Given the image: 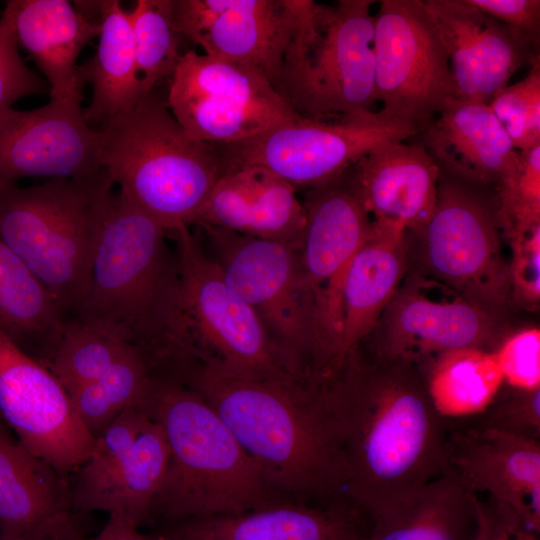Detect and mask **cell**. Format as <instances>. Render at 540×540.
I'll return each mask as SVG.
<instances>
[{"label":"cell","mask_w":540,"mask_h":540,"mask_svg":"<svg viewBox=\"0 0 540 540\" xmlns=\"http://www.w3.org/2000/svg\"><path fill=\"white\" fill-rule=\"evenodd\" d=\"M315 386L342 457L343 495L369 520L445 471V419L415 363L356 348Z\"/></svg>","instance_id":"cell-1"},{"label":"cell","mask_w":540,"mask_h":540,"mask_svg":"<svg viewBox=\"0 0 540 540\" xmlns=\"http://www.w3.org/2000/svg\"><path fill=\"white\" fill-rule=\"evenodd\" d=\"M181 382L217 412L269 489L318 502L343 495L342 457L311 380L201 368Z\"/></svg>","instance_id":"cell-2"},{"label":"cell","mask_w":540,"mask_h":540,"mask_svg":"<svg viewBox=\"0 0 540 540\" xmlns=\"http://www.w3.org/2000/svg\"><path fill=\"white\" fill-rule=\"evenodd\" d=\"M171 234L177 273L156 345L154 375L181 380L201 368L259 377L296 375L257 313L227 284L189 228ZM302 378V377H300Z\"/></svg>","instance_id":"cell-3"},{"label":"cell","mask_w":540,"mask_h":540,"mask_svg":"<svg viewBox=\"0 0 540 540\" xmlns=\"http://www.w3.org/2000/svg\"><path fill=\"white\" fill-rule=\"evenodd\" d=\"M142 406L166 436L170 458L149 522L163 528L239 514L273 502L259 469L209 403L186 384L152 376Z\"/></svg>","instance_id":"cell-4"},{"label":"cell","mask_w":540,"mask_h":540,"mask_svg":"<svg viewBox=\"0 0 540 540\" xmlns=\"http://www.w3.org/2000/svg\"><path fill=\"white\" fill-rule=\"evenodd\" d=\"M98 130L101 165L119 192L168 234L198 223L222 173L214 143L191 137L154 90Z\"/></svg>","instance_id":"cell-5"},{"label":"cell","mask_w":540,"mask_h":540,"mask_svg":"<svg viewBox=\"0 0 540 540\" xmlns=\"http://www.w3.org/2000/svg\"><path fill=\"white\" fill-rule=\"evenodd\" d=\"M113 185L104 167L29 187L0 182V238L66 318L84 292Z\"/></svg>","instance_id":"cell-6"},{"label":"cell","mask_w":540,"mask_h":540,"mask_svg":"<svg viewBox=\"0 0 540 540\" xmlns=\"http://www.w3.org/2000/svg\"><path fill=\"white\" fill-rule=\"evenodd\" d=\"M168 232L121 192L113 193L82 297L70 317L109 330L145 361L158 340L174 288L177 257Z\"/></svg>","instance_id":"cell-7"},{"label":"cell","mask_w":540,"mask_h":540,"mask_svg":"<svg viewBox=\"0 0 540 540\" xmlns=\"http://www.w3.org/2000/svg\"><path fill=\"white\" fill-rule=\"evenodd\" d=\"M374 0H299L292 37L273 84L300 117L375 111Z\"/></svg>","instance_id":"cell-8"},{"label":"cell","mask_w":540,"mask_h":540,"mask_svg":"<svg viewBox=\"0 0 540 540\" xmlns=\"http://www.w3.org/2000/svg\"><path fill=\"white\" fill-rule=\"evenodd\" d=\"M441 171L436 207L412 234L434 281L502 322L512 307L509 265L501 249L496 193Z\"/></svg>","instance_id":"cell-9"},{"label":"cell","mask_w":540,"mask_h":540,"mask_svg":"<svg viewBox=\"0 0 540 540\" xmlns=\"http://www.w3.org/2000/svg\"><path fill=\"white\" fill-rule=\"evenodd\" d=\"M421 130L415 122L380 109L332 119L301 117L243 141L215 145L222 171L261 166L307 190L337 180L370 151L405 142Z\"/></svg>","instance_id":"cell-10"},{"label":"cell","mask_w":540,"mask_h":540,"mask_svg":"<svg viewBox=\"0 0 540 540\" xmlns=\"http://www.w3.org/2000/svg\"><path fill=\"white\" fill-rule=\"evenodd\" d=\"M207 235L214 261L232 290L262 320L291 370L312 373L313 309L301 281L297 247L274 240L198 225Z\"/></svg>","instance_id":"cell-11"},{"label":"cell","mask_w":540,"mask_h":540,"mask_svg":"<svg viewBox=\"0 0 540 540\" xmlns=\"http://www.w3.org/2000/svg\"><path fill=\"white\" fill-rule=\"evenodd\" d=\"M166 102L191 137L214 144L243 141L301 118L260 72L193 50L181 55Z\"/></svg>","instance_id":"cell-12"},{"label":"cell","mask_w":540,"mask_h":540,"mask_svg":"<svg viewBox=\"0 0 540 540\" xmlns=\"http://www.w3.org/2000/svg\"><path fill=\"white\" fill-rule=\"evenodd\" d=\"M373 49L377 102L423 130L454 97L449 59L423 1H380Z\"/></svg>","instance_id":"cell-13"},{"label":"cell","mask_w":540,"mask_h":540,"mask_svg":"<svg viewBox=\"0 0 540 540\" xmlns=\"http://www.w3.org/2000/svg\"><path fill=\"white\" fill-rule=\"evenodd\" d=\"M305 227L297 247L303 289L314 316L317 345L336 352L341 330V287L347 267L368 237L372 219L343 176L307 189Z\"/></svg>","instance_id":"cell-14"},{"label":"cell","mask_w":540,"mask_h":540,"mask_svg":"<svg viewBox=\"0 0 540 540\" xmlns=\"http://www.w3.org/2000/svg\"><path fill=\"white\" fill-rule=\"evenodd\" d=\"M0 418L32 454L65 479L94 444L63 386L1 331Z\"/></svg>","instance_id":"cell-15"},{"label":"cell","mask_w":540,"mask_h":540,"mask_svg":"<svg viewBox=\"0 0 540 540\" xmlns=\"http://www.w3.org/2000/svg\"><path fill=\"white\" fill-rule=\"evenodd\" d=\"M431 291L432 285L421 273L405 275L369 334L374 337L372 355L421 367L451 350H495L500 343V321L455 293L437 297Z\"/></svg>","instance_id":"cell-16"},{"label":"cell","mask_w":540,"mask_h":540,"mask_svg":"<svg viewBox=\"0 0 540 540\" xmlns=\"http://www.w3.org/2000/svg\"><path fill=\"white\" fill-rule=\"evenodd\" d=\"M299 0H173L177 33L204 54L250 67L273 85Z\"/></svg>","instance_id":"cell-17"},{"label":"cell","mask_w":540,"mask_h":540,"mask_svg":"<svg viewBox=\"0 0 540 540\" xmlns=\"http://www.w3.org/2000/svg\"><path fill=\"white\" fill-rule=\"evenodd\" d=\"M82 98L51 99L0 115V182L22 177H79L103 166L101 132L85 120Z\"/></svg>","instance_id":"cell-18"},{"label":"cell","mask_w":540,"mask_h":540,"mask_svg":"<svg viewBox=\"0 0 540 540\" xmlns=\"http://www.w3.org/2000/svg\"><path fill=\"white\" fill-rule=\"evenodd\" d=\"M447 53L454 98L489 103L511 77L539 55L534 40L485 14L469 0H426Z\"/></svg>","instance_id":"cell-19"},{"label":"cell","mask_w":540,"mask_h":540,"mask_svg":"<svg viewBox=\"0 0 540 540\" xmlns=\"http://www.w3.org/2000/svg\"><path fill=\"white\" fill-rule=\"evenodd\" d=\"M445 471L468 492L508 505L540 532V441L455 428L446 435Z\"/></svg>","instance_id":"cell-20"},{"label":"cell","mask_w":540,"mask_h":540,"mask_svg":"<svg viewBox=\"0 0 540 540\" xmlns=\"http://www.w3.org/2000/svg\"><path fill=\"white\" fill-rule=\"evenodd\" d=\"M86 515L68 479L32 454L0 418V533L26 540H86Z\"/></svg>","instance_id":"cell-21"},{"label":"cell","mask_w":540,"mask_h":540,"mask_svg":"<svg viewBox=\"0 0 540 540\" xmlns=\"http://www.w3.org/2000/svg\"><path fill=\"white\" fill-rule=\"evenodd\" d=\"M440 174L421 144L391 142L361 157L344 177L372 220L392 221L414 233L433 215Z\"/></svg>","instance_id":"cell-22"},{"label":"cell","mask_w":540,"mask_h":540,"mask_svg":"<svg viewBox=\"0 0 540 540\" xmlns=\"http://www.w3.org/2000/svg\"><path fill=\"white\" fill-rule=\"evenodd\" d=\"M441 171L481 187L513 179L519 151L487 103L451 98L418 134Z\"/></svg>","instance_id":"cell-23"},{"label":"cell","mask_w":540,"mask_h":540,"mask_svg":"<svg viewBox=\"0 0 540 540\" xmlns=\"http://www.w3.org/2000/svg\"><path fill=\"white\" fill-rule=\"evenodd\" d=\"M370 520L344 496L318 505L271 502L160 529L178 540H367Z\"/></svg>","instance_id":"cell-24"},{"label":"cell","mask_w":540,"mask_h":540,"mask_svg":"<svg viewBox=\"0 0 540 540\" xmlns=\"http://www.w3.org/2000/svg\"><path fill=\"white\" fill-rule=\"evenodd\" d=\"M196 225L298 247L305 211L291 184L264 167L243 165L222 171Z\"/></svg>","instance_id":"cell-25"},{"label":"cell","mask_w":540,"mask_h":540,"mask_svg":"<svg viewBox=\"0 0 540 540\" xmlns=\"http://www.w3.org/2000/svg\"><path fill=\"white\" fill-rule=\"evenodd\" d=\"M408 255V234L402 225L372 220L370 233L352 257L342 282L337 368L372 332L398 291Z\"/></svg>","instance_id":"cell-26"},{"label":"cell","mask_w":540,"mask_h":540,"mask_svg":"<svg viewBox=\"0 0 540 540\" xmlns=\"http://www.w3.org/2000/svg\"><path fill=\"white\" fill-rule=\"evenodd\" d=\"M18 44L47 78L51 99L82 98L85 82L77 59L100 33L91 19L66 0H11Z\"/></svg>","instance_id":"cell-27"},{"label":"cell","mask_w":540,"mask_h":540,"mask_svg":"<svg viewBox=\"0 0 540 540\" xmlns=\"http://www.w3.org/2000/svg\"><path fill=\"white\" fill-rule=\"evenodd\" d=\"M170 449L161 425L149 416L132 449L97 478L69 484L74 509L103 511L137 527L149 522L151 504L168 468Z\"/></svg>","instance_id":"cell-28"},{"label":"cell","mask_w":540,"mask_h":540,"mask_svg":"<svg viewBox=\"0 0 540 540\" xmlns=\"http://www.w3.org/2000/svg\"><path fill=\"white\" fill-rule=\"evenodd\" d=\"M100 33L94 57L80 66L92 99L83 110L86 122L99 129L126 113L144 96L137 72L129 12L118 0L99 1Z\"/></svg>","instance_id":"cell-29"},{"label":"cell","mask_w":540,"mask_h":540,"mask_svg":"<svg viewBox=\"0 0 540 540\" xmlns=\"http://www.w3.org/2000/svg\"><path fill=\"white\" fill-rule=\"evenodd\" d=\"M476 495L447 471L370 519L367 540H475Z\"/></svg>","instance_id":"cell-30"},{"label":"cell","mask_w":540,"mask_h":540,"mask_svg":"<svg viewBox=\"0 0 540 540\" xmlns=\"http://www.w3.org/2000/svg\"><path fill=\"white\" fill-rule=\"evenodd\" d=\"M65 320L50 292L0 238V331L48 368Z\"/></svg>","instance_id":"cell-31"},{"label":"cell","mask_w":540,"mask_h":540,"mask_svg":"<svg viewBox=\"0 0 540 540\" xmlns=\"http://www.w3.org/2000/svg\"><path fill=\"white\" fill-rule=\"evenodd\" d=\"M424 365L427 371L421 372L428 393L444 419L475 416L482 412L503 385L493 351L479 348L451 350Z\"/></svg>","instance_id":"cell-32"},{"label":"cell","mask_w":540,"mask_h":540,"mask_svg":"<svg viewBox=\"0 0 540 540\" xmlns=\"http://www.w3.org/2000/svg\"><path fill=\"white\" fill-rule=\"evenodd\" d=\"M151 377L145 359L136 349L68 396L74 412L95 440L127 408L142 403Z\"/></svg>","instance_id":"cell-33"},{"label":"cell","mask_w":540,"mask_h":540,"mask_svg":"<svg viewBox=\"0 0 540 540\" xmlns=\"http://www.w3.org/2000/svg\"><path fill=\"white\" fill-rule=\"evenodd\" d=\"M136 349L109 330L68 317L47 369L70 394L102 376Z\"/></svg>","instance_id":"cell-34"},{"label":"cell","mask_w":540,"mask_h":540,"mask_svg":"<svg viewBox=\"0 0 540 540\" xmlns=\"http://www.w3.org/2000/svg\"><path fill=\"white\" fill-rule=\"evenodd\" d=\"M173 0H137L129 12L137 72L143 94L171 77L182 54L172 18Z\"/></svg>","instance_id":"cell-35"},{"label":"cell","mask_w":540,"mask_h":540,"mask_svg":"<svg viewBox=\"0 0 540 540\" xmlns=\"http://www.w3.org/2000/svg\"><path fill=\"white\" fill-rule=\"evenodd\" d=\"M488 105L518 151L540 145V57L522 80L499 89Z\"/></svg>","instance_id":"cell-36"},{"label":"cell","mask_w":540,"mask_h":540,"mask_svg":"<svg viewBox=\"0 0 540 540\" xmlns=\"http://www.w3.org/2000/svg\"><path fill=\"white\" fill-rule=\"evenodd\" d=\"M496 197L503 233L540 225V145L519 151L516 173Z\"/></svg>","instance_id":"cell-37"},{"label":"cell","mask_w":540,"mask_h":540,"mask_svg":"<svg viewBox=\"0 0 540 540\" xmlns=\"http://www.w3.org/2000/svg\"><path fill=\"white\" fill-rule=\"evenodd\" d=\"M466 426L540 441V387L523 389L506 385L504 389L502 385L492 402Z\"/></svg>","instance_id":"cell-38"},{"label":"cell","mask_w":540,"mask_h":540,"mask_svg":"<svg viewBox=\"0 0 540 540\" xmlns=\"http://www.w3.org/2000/svg\"><path fill=\"white\" fill-rule=\"evenodd\" d=\"M47 90V84L26 66L19 54L13 13L7 1L0 16V115L18 99Z\"/></svg>","instance_id":"cell-39"},{"label":"cell","mask_w":540,"mask_h":540,"mask_svg":"<svg viewBox=\"0 0 540 540\" xmlns=\"http://www.w3.org/2000/svg\"><path fill=\"white\" fill-rule=\"evenodd\" d=\"M504 234L511 248L508 265L512 304L535 309L540 302V225Z\"/></svg>","instance_id":"cell-40"},{"label":"cell","mask_w":540,"mask_h":540,"mask_svg":"<svg viewBox=\"0 0 540 540\" xmlns=\"http://www.w3.org/2000/svg\"><path fill=\"white\" fill-rule=\"evenodd\" d=\"M503 384L523 389L540 387V330L525 327L506 336L493 351Z\"/></svg>","instance_id":"cell-41"},{"label":"cell","mask_w":540,"mask_h":540,"mask_svg":"<svg viewBox=\"0 0 540 540\" xmlns=\"http://www.w3.org/2000/svg\"><path fill=\"white\" fill-rule=\"evenodd\" d=\"M475 540H539V532L515 510L487 495H476Z\"/></svg>","instance_id":"cell-42"},{"label":"cell","mask_w":540,"mask_h":540,"mask_svg":"<svg viewBox=\"0 0 540 540\" xmlns=\"http://www.w3.org/2000/svg\"><path fill=\"white\" fill-rule=\"evenodd\" d=\"M469 2L492 18L539 41V0H469Z\"/></svg>","instance_id":"cell-43"},{"label":"cell","mask_w":540,"mask_h":540,"mask_svg":"<svg viewBox=\"0 0 540 540\" xmlns=\"http://www.w3.org/2000/svg\"><path fill=\"white\" fill-rule=\"evenodd\" d=\"M86 540H154L153 535H146L139 531V527L115 516L109 519L100 533Z\"/></svg>","instance_id":"cell-44"},{"label":"cell","mask_w":540,"mask_h":540,"mask_svg":"<svg viewBox=\"0 0 540 540\" xmlns=\"http://www.w3.org/2000/svg\"><path fill=\"white\" fill-rule=\"evenodd\" d=\"M153 539L154 540H178L172 536H169L163 533H158V532L156 534H153Z\"/></svg>","instance_id":"cell-45"},{"label":"cell","mask_w":540,"mask_h":540,"mask_svg":"<svg viewBox=\"0 0 540 540\" xmlns=\"http://www.w3.org/2000/svg\"><path fill=\"white\" fill-rule=\"evenodd\" d=\"M0 540H26V539H24L22 537H17V536H13V535L0 533Z\"/></svg>","instance_id":"cell-46"}]
</instances>
